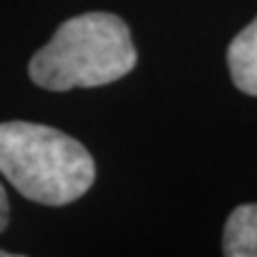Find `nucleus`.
<instances>
[{"instance_id":"1","label":"nucleus","mask_w":257,"mask_h":257,"mask_svg":"<svg viewBox=\"0 0 257 257\" xmlns=\"http://www.w3.org/2000/svg\"><path fill=\"white\" fill-rule=\"evenodd\" d=\"M136 48L124 19L86 12L62 22L29 62L31 81L46 91L95 88L126 76L136 67Z\"/></svg>"},{"instance_id":"2","label":"nucleus","mask_w":257,"mask_h":257,"mask_svg":"<svg viewBox=\"0 0 257 257\" xmlns=\"http://www.w3.org/2000/svg\"><path fill=\"white\" fill-rule=\"evenodd\" d=\"M0 174L29 200L62 207L91 191L95 162L76 138L53 126L3 121Z\"/></svg>"},{"instance_id":"3","label":"nucleus","mask_w":257,"mask_h":257,"mask_svg":"<svg viewBox=\"0 0 257 257\" xmlns=\"http://www.w3.org/2000/svg\"><path fill=\"white\" fill-rule=\"evenodd\" d=\"M226 62L236 88L257 95V17L231 41Z\"/></svg>"},{"instance_id":"4","label":"nucleus","mask_w":257,"mask_h":257,"mask_svg":"<svg viewBox=\"0 0 257 257\" xmlns=\"http://www.w3.org/2000/svg\"><path fill=\"white\" fill-rule=\"evenodd\" d=\"M221 245L226 257H257V205H240L231 212Z\"/></svg>"},{"instance_id":"5","label":"nucleus","mask_w":257,"mask_h":257,"mask_svg":"<svg viewBox=\"0 0 257 257\" xmlns=\"http://www.w3.org/2000/svg\"><path fill=\"white\" fill-rule=\"evenodd\" d=\"M8 224H10V202H8V193L0 184V231H5Z\"/></svg>"},{"instance_id":"6","label":"nucleus","mask_w":257,"mask_h":257,"mask_svg":"<svg viewBox=\"0 0 257 257\" xmlns=\"http://www.w3.org/2000/svg\"><path fill=\"white\" fill-rule=\"evenodd\" d=\"M0 257H15L12 252H8V250H0Z\"/></svg>"}]
</instances>
